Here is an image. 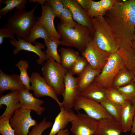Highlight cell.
Returning a JSON list of instances; mask_svg holds the SVG:
<instances>
[{"mask_svg": "<svg viewBox=\"0 0 135 135\" xmlns=\"http://www.w3.org/2000/svg\"><path fill=\"white\" fill-rule=\"evenodd\" d=\"M106 20L112 30L119 48L133 50L132 42L135 31V0L118 1L106 12Z\"/></svg>", "mask_w": 135, "mask_h": 135, "instance_id": "1", "label": "cell"}, {"mask_svg": "<svg viewBox=\"0 0 135 135\" xmlns=\"http://www.w3.org/2000/svg\"><path fill=\"white\" fill-rule=\"evenodd\" d=\"M57 30L61 39V45L75 48L82 52L92 38L89 28L77 22L74 28H70L60 22L57 25Z\"/></svg>", "mask_w": 135, "mask_h": 135, "instance_id": "2", "label": "cell"}, {"mask_svg": "<svg viewBox=\"0 0 135 135\" xmlns=\"http://www.w3.org/2000/svg\"><path fill=\"white\" fill-rule=\"evenodd\" d=\"M92 39L102 50L112 54L119 47L112 29L103 16L94 17Z\"/></svg>", "mask_w": 135, "mask_h": 135, "instance_id": "3", "label": "cell"}, {"mask_svg": "<svg viewBox=\"0 0 135 135\" xmlns=\"http://www.w3.org/2000/svg\"><path fill=\"white\" fill-rule=\"evenodd\" d=\"M38 4L28 11L24 9H16L12 15L8 18L4 26L10 29L16 36L26 40L30 29L37 21L34 13Z\"/></svg>", "mask_w": 135, "mask_h": 135, "instance_id": "4", "label": "cell"}, {"mask_svg": "<svg viewBox=\"0 0 135 135\" xmlns=\"http://www.w3.org/2000/svg\"><path fill=\"white\" fill-rule=\"evenodd\" d=\"M43 77L58 95L63 96L65 89L64 81L68 71L61 64L53 59H48L42 65Z\"/></svg>", "mask_w": 135, "mask_h": 135, "instance_id": "5", "label": "cell"}, {"mask_svg": "<svg viewBox=\"0 0 135 135\" xmlns=\"http://www.w3.org/2000/svg\"><path fill=\"white\" fill-rule=\"evenodd\" d=\"M125 65L124 58L118 50L110 54L101 72L94 81L105 88L111 87L116 75Z\"/></svg>", "mask_w": 135, "mask_h": 135, "instance_id": "6", "label": "cell"}, {"mask_svg": "<svg viewBox=\"0 0 135 135\" xmlns=\"http://www.w3.org/2000/svg\"><path fill=\"white\" fill-rule=\"evenodd\" d=\"M31 111L21 108L15 111L10 120L15 135H28L30 128L37 124L36 121L31 116Z\"/></svg>", "mask_w": 135, "mask_h": 135, "instance_id": "7", "label": "cell"}, {"mask_svg": "<svg viewBox=\"0 0 135 135\" xmlns=\"http://www.w3.org/2000/svg\"><path fill=\"white\" fill-rule=\"evenodd\" d=\"M74 108L75 110L78 112L80 109L84 110L88 116L98 121L112 118L100 103L81 96L78 98Z\"/></svg>", "mask_w": 135, "mask_h": 135, "instance_id": "8", "label": "cell"}, {"mask_svg": "<svg viewBox=\"0 0 135 135\" xmlns=\"http://www.w3.org/2000/svg\"><path fill=\"white\" fill-rule=\"evenodd\" d=\"M81 54L93 69L100 70L107 62L111 54L100 48L92 39Z\"/></svg>", "mask_w": 135, "mask_h": 135, "instance_id": "9", "label": "cell"}, {"mask_svg": "<svg viewBox=\"0 0 135 135\" xmlns=\"http://www.w3.org/2000/svg\"><path fill=\"white\" fill-rule=\"evenodd\" d=\"M71 122L70 130L74 135H93L96 133L98 121L86 114L78 112Z\"/></svg>", "mask_w": 135, "mask_h": 135, "instance_id": "10", "label": "cell"}, {"mask_svg": "<svg viewBox=\"0 0 135 135\" xmlns=\"http://www.w3.org/2000/svg\"><path fill=\"white\" fill-rule=\"evenodd\" d=\"M30 78L31 90L33 91L35 97L38 98L48 96L54 100L59 106L61 105V102L58 100L57 94L43 77L38 73L34 72Z\"/></svg>", "mask_w": 135, "mask_h": 135, "instance_id": "11", "label": "cell"}, {"mask_svg": "<svg viewBox=\"0 0 135 135\" xmlns=\"http://www.w3.org/2000/svg\"><path fill=\"white\" fill-rule=\"evenodd\" d=\"M64 84L63 100L60 107H62L68 110H71L80 96L77 86V77L74 76L68 71L65 78Z\"/></svg>", "mask_w": 135, "mask_h": 135, "instance_id": "12", "label": "cell"}, {"mask_svg": "<svg viewBox=\"0 0 135 135\" xmlns=\"http://www.w3.org/2000/svg\"><path fill=\"white\" fill-rule=\"evenodd\" d=\"M64 4L71 11L74 20L81 25L90 29L92 36L94 27V18L90 16L76 0H62Z\"/></svg>", "mask_w": 135, "mask_h": 135, "instance_id": "13", "label": "cell"}, {"mask_svg": "<svg viewBox=\"0 0 135 135\" xmlns=\"http://www.w3.org/2000/svg\"><path fill=\"white\" fill-rule=\"evenodd\" d=\"M16 37L18 40L16 39L10 40L12 45L16 48L13 50L14 55L18 54L20 50H24L34 52L37 54L39 58L36 60V62L39 64L43 65L44 62L47 60L45 52L42 50L45 48V46L43 44L36 42L34 43L35 46H34L24 40L16 36Z\"/></svg>", "mask_w": 135, "mask_h": 135, "instance_id": "14", "label": "cell"}, {"mask_svg": "<svg viewBox=\"0 0 135 135\" xmlns=\"http://www.w3.org/2000/svg\"><path fill=\"white\" fill-rule=\"evenodd\" d=\"M19 91H11L4 95L1 96L0 106H6L5 110L0 116V120H10L15 111L21 108L19 98Z\"/></svg>", "mask_w": 135, "mask_h": 135, "instance_id": "15", "label": "cell"}, {"mask_svg": "<svg viewBox=\"0 0 135 135\" xmlns=\"http://www.w3.org/2000/svg\"><path fill=\"white\" fill-rule=\"evenodd\" d=\"M19 95L21 108L34 110L38 116L44 111L45 108L42 106L44 101L34 96L27 89L19 91Z\"/></svg>", "mask_w": 135, "mask_h": 135, "instance_id": "16", "label": "cell"}, {"mask_svg": "<svg viewBox=\"0 0 135 135\" xmlns=\"http://www.w3.org/2000/svg\"><path fill=\"white\" fill-rule=\"evenodd\" d=\"M42 12L41 16L37 18L36 24L44 27L47 30L50 36H54L60 40V38L54 26V20L56 17L50 6L46 2L41 5Z\"/></svg>", "mask_w": 135, "mask_h": 135, "instance_id": "17", "label": "cell"}, {"mask_svg": "<svg viewBox=\"0 0 135 135\" xmlns=\"http://www.w3.org/2000/svg\"><path fill=\"white\" fill-rule=\"evenodd\" d=\"M27 88L20 78V75L16 74L8 75L0 70V94L1 96L5 91H20Z\"/></svg>", "mask_w": 135, "mask_h": 135, "instance_id": "18", "label": "cell"}, {"mask_svg": "<svg viewBox=\"0 0 135 135\" xmlns=\"http://www.w3.org/2000/svg\"><path fill=\"white\" fill-rule=\"evenodd\" d=\"M122 132L120 123L113 118L98 120L96 132L98 135H120Z\"/></svg>", "mask_w": 135, "mask_h": 135, "instance_id": "19", "label": "cell"}, {"mask_svg": "<svg viewBox=\"0 0 135 135\" xmlns=\"http://www.w3.org/2000/svg\"><path fill=\"white\" fill-rule=\"evenodd\" d=\"M60 107V111L56 117L52 128L48 135H56L60 130L64 129L76 115L72 110H68L62 107Z\"/></svg>", "mask_w": 135, "mask_h": 135, "instance_id": "20", "label": "cell"}, {"mask_svg": "<svg viewBox=\"0 0 135 135\" xmlns=\"http://www.w3.org/2000/svg\"><path fill=\"white\" fill-rule=\"evenodd\" d=\"M135 116V108L131 102L126 100L122 106L120 122L123 132L131 131Z\"/></svg>", "mask_w": 135, "mask_h": 135, "instance_id": "21", "label": "cell"}, {"mask_svg": "<svg viewBox=\"0 0 135 135\" xmlns=\"http://www.w3.org/2000/svg\"><path fill=\"white\" fill-rule=\"evenodd\" d=\"M80 96L101 103L106 100V88L94 81Z\"/></svg>", "mask_w": 135, "mask_h": 135, "instance_id": "22", "label": "cell"}, {"mask_svg": "<svg viewBox=\"0 0 135 135\" xmlns=\"http://www.w3.org/2000/svg\"><path fill=\"white\" fill-rule=\"evenodd\" d=\"M101 71L93 69L88 64L83 72L77 77L78 88L80 93L92 83Z\"/></svg>", "mask_w": 135, "mask_h": 135, "instance_id": "23", "label": "cell"}, {"mask_svg": "<svg viewBox=\"0 0 135 135\" xmlns=\"http://www.w3.org/2000/svg\"><path fill=\"white\" fill-rule=\"evenodd\" d=\"M87 14L92 18L103 16L105 12L102 8L98 1L92 0H76Z\"/></svg>", "mask_w": 135, "mask_h": 135, "instance_id": "24", "label": "cell"}, {"mask_svg": "<svg viewBox=\"0 0 135 135\" xmlns=\"http://www.w3.org/2000/svg\"><path fill=\"white\" fill-rule=\"evenodd\" d=\"M135 75L125 66L114 78L112 86L116 89L125 86L134 81Z\"/></svg>", "mask_w": 135, "mask_h": 135, "instance_id": "25", "label": "cell"}, {"mask_svg": "<svg viewBox=\"0 0 135 135\" xmlns=\"http://www.w3.org/2000/svg\"><path fill=\"white\" fill-rule=\"evenodd\" d=\"M44 40V44L47 47L45 52L47 60L52 58L57 62L61 64L60 56L58 52V48L61 45V40L54 36H51L48 40Z\"/></svg>", "mask_w": 135, "mask_h": 135, "instance_id": "26", "label": "cell"}, {"mask_svg": "<svg viewBox=\"0 0 135 135\" xmlns=\"http://www.w3.org/2000/svg\"><path fill=\"white\" fill-rule=\"evenodd\" d=\"M61 64L68 71L80 56L78 52L70 48H60Z\"/></svg>", "mask_w": 135, "mask_h": 135, "instance_id": "27", "label": "cell"}, {"mask_svg": "<svg viewBox=\"0 0 135 135\" xmlns=\"http://www.w3.org/2000/svg\"><path fill=\"white\" fill-rule=\"evenodd\" d=\"M50 36L46 28L36 23L30 29L28 36L25 41L31 44L35 43L36 40L38 38L47 40L49 39Z\"/></svg>", "mask_w": 135, "mask_h": 135, "instance_id": "28", "label": "cell"}, {"mask_svg": "<svg viewBox=\"0 0 135 135\" xmlns=\"http://www.w3.org/2000/svg\"><path fill=\"white\" fill-rule=\"evenodd\" d=\"M0 3L6 4L5 6L0 10V18L5 15L14 8L18 10H22L26 7L27 3L26 0H0Z\"/></svg>", "mask_w": 135, "mask_h": 135, "instance_id": "29", "label": "cell"}, {"mask_svg": "<svg viewBox=\"0 0 135 135\" xmlns=\"http://www.w3.org/2000/svg\"><path fill=\"white\" fill-rule=\"evenodd\" d=\"M16 66L20 70V78L23 84L25 85L27 89L31 90L30 82V78L28 74L27 70L29 68V63L25 60H21L15 64Z\"/></svg>", "mask_w": 135, "mask_h": 135, "instance_id": "30", "label": "cell"}, {"mask_svg": "<svg viewBox=\"0 0 135 135\" xmlns=\"http://www.w3.org/2000/svg\"><path fill=\"white\" fill-rule=\"evenodd\" d=\"M114 118L120 122L122 106L106 99L100 103Z\"/></svg>", "mask_w": 135, "mask_h": 135, "instance_id": "31", "label": "cell"}, {"mask_svg": "<svg viewBox=\"0 0 135 135\" xmlns=\"http://www.w3.org/2000/svg\"><path fill=\"white\" fill-rule=\"evenodd\" d=\"M106 88V99L122 106L127 100L116 89L112 86Z\"/></svg>", "mask_w": 135, "mask_h": 135, "instance_id": "32", "label": "cell"}, {"mask_svg": "<svg viewBox=\"0 0 135 135\" xmlns=\"http://www.w3.org/2000/svg\"><path fill=\"white\" fill-rule=\"evenodd\" d=\"M116 89L126 100L132 102L135 99V82L134 81Z\"/></svg>", "mask_w": 135, "mask_h": 135, "instance_id": "33", "label": "cell"}, {"mask_svg": "<svg viewBox=\"0 0 135 135\" xmlns=\"http://www.w3.org/2000/svg\"><path fill=\"white\" fill-rule=\"evenodd\" d=\"M88 63L83 56H79L69 71L72 75L79 76L84 70Z\"/></svg>", "mask_w": 135, "mask_h": 135, "instance_id": "34", "label": "cell"}, {"mask_svg": "<svg viewBox=\"0 0 135 135\" xmlns=\"http://www.w3.org/2000/svg\"><path fill=\"white\" fill-rule=\"evenodd\" d=\"M64 5V7L61 14L59 18L61 20L60 22L66 26L74 28L76 22L74 21L72 13L69 9Z\"/></svg>", "mask_w": 135, "mask_h": 135, "instance_id": "35", "label": "cell"}, {"mask_svg": "<svg viewBox=\"0 0 135 135\" xmlns=\"http://www.w3.org/2000/svg\"><path fill=\"white\" fill-rule=\"evenodd\" d=\"M52 125V122L46 121V118H44L41 122L33 126L28 135H42L44 130L50 127Z\"/></svg>", "mask_w": 135, "mask_h": 135, "instance_id": "36", "label": "cell"}, {"mask_svg": "<svg viewBox=\"0 0 135 135\" xmlns=\"http://www.w3.org/2000/svg\"><path fill=\"white\" fill-rule=\"evenodd\" d=\"M46 2L50 6L56 17L59 18L64 7L62 0H47Z\"/></svg>", "mask_w": 135, "mask_h": 135, "instance_id": "37", "label": "cell"}, {"mask_svg": "<svg viewBox=\"0 0 135 135\" xmlns=\"http://www.w3.org/2000/svg\"><path fill=\"white\" fill-rule=\"evenodd\" d=\"M0 133L2 135H15L9 120H0Z\"/></svg>", "mask_w": 135, "mask_h": 135, "instance_id": "38", "label": "cell"}, {"mask_svg": "<svg viewBox=\"0 0 135 135\" xmlns=\"http://www.w3.org/2000/svg\"><path fill=\"white\" fill-rule=\"evenodd\" d=\"M15 34L10 29L4 27L0 29V45H1L4 41V38H9L11 40L16 39L14 35Z\"/></svg>", "mask_w": 135, "mask_h": 135, "instance_id": "39", "label": "cell"}, {"mask_svg": "<svg viewBox=\"0 0 135 135\" xmlns=\"http://www.w3.org/2000/svg\"><path fill=\"white\" fill-rule=\"evenodd\" d=\"M117 1L116 0H101L98 2L103 9L106 12L113 8Z\"/></svg>", "mask_w": 135, "mask_h": 135, "instance_id": "40", "label": "cell"}, {"mask_svg": "<svg viewBox=\"0 0 135 135\" xmlns=\"http://www.w3.org/2000/svg\"><path fill=\"white\" fill-rule=\"evenodd\" d=\"M70 133L68 130L66 129L60 130L57 133V135H69Z\"/></svg>", "mask_w": 135, "mask_h": 135, "instance_id": "41", "label": "cell"}, {"mask_svg": "<svg viewBox=\"0 0 135 135\" xmlns=\"http://www.w3.org/2000/svg\"><path fill=\"white\" fill-rule=\"evenodd\" d=\"M29 2L30 3L32 2H38L41 5H44L46 2V0H29Z\"/></svg>", "mask_w": 135, "mask_h": 135, "instance_id": "42", "label": "cell"}, {"mask_svg": "<svg viewBox=\"0 0 135 135\" xmlns=\"http://www.w3.org/2000/svg\"><path fill=\"white\" fill-rule=\"evenodd\" d=\"M131 131L132 134H135V116L134 117Z\"/></svg>", "mask_w": 135, "mask_h": 135, "instance_id": "43", "label": "cell"}, {"mask_svg": "<svg viewBox=\"0 0 135 135\" xmlns=\"http://www.w3.org/2000/svg\"><path fill=\"white\" fill-rule=\"evenodd\" d=\"M132 48L135 51V31L134 32V39L132 42Z\"/></svg>", "mask_w": 135, "mask_h": 135, "instance_id": "44", "label": "cell"}, {"mask_svg": "<svg viewBox=\"0 0 135 135\" xmlns=\"http://www.w3.org/2000/svg\"><path fill=\"white\" fill-rule=\"evenodd\" d=\"M134 106L135 108V99L131 102Z\"/></svg>", "mask_w": 135, "mask_h": 135, "instance_id": "45", "label": "cell"}, {"mask_svg": "<svg viewBox=\"0 0 135 135\" xmlns=\"http://www.w3.org/2000/svg\"><path fill=\"white\" fill-rule=\"evenodd\" d=\"M134 135V134H132L131 133V134H126V135Z\"/></svg>", "mask_w": 135, "mask_h": 135, "instance_id": "46", "label": "cell"}, {"mask_svg": "<svg viewBox=\"0 0 135 135\" xmlns=\"http://www.w3.org/2000/svg\"><path fill=\"white\" fill-rule=\"evenodd\" d=\"M134 82H135V78H134Z\"/></svg>", "mask_w": 135, "mask_h": 135, "instance_id": "47", "label": "cell"}, {"mask_svg": "<svg viewBox=\"0 0 135 135\" xmlns=\"http://www.w3.org/2000/svg\"><path fill=\"white\" fill-rule=\"evenodd\" d=\"M94 135H98V134H96V133L95 134H94Z\"/></svg>", "mask_w": 135, "mask_h": 135, "instance_id": "48", "label": "cell"}]
</instances>
